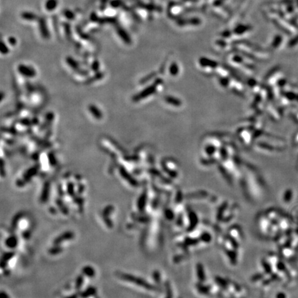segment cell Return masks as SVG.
I'll list each match as a JSON object with an SVG mask.
<instances>
[{"instance_id":"1","label":"cell","mask_w":298,"mask_h":298,"mask_svg":"<svg viewBox=\"0 0 298 298\" xmlns=\"http://www.w3.org/2000/svg\"><path fill=\"white\" fill-rule=\"evenodd\" d=\"M19 71H20V73H22L24 76H28V77H32L35 75L34 71L29 68L25 67V66H21V67L19 68Z\"/></svg>"},{"instance_id":"2","label":"cell","mask_w":298,"mask_h":298,"mask_svg":"<svg viewBox=\"0 0 298 298\" xmlns=\"http://www.w3.org/2000/svg\"><path fill=\"white\" fill-rule=\"evenodd\" d=\"M71 238H72V233H64V235H63V236L59 237V238H57V240H56L55 241H56V242H60V241H63V240H69V239H71Z\"/></svg>"},{"instance_id":"3","label":"cell","mask_w":298,"mask_h":298,"mask_svg":"<svg viewBox=\"0 0 298 298\" xmlns=\"http://www.w3.org/2000/svg\"><path fill=\"white\" fill-rule=\"evenodd\" d=\"M17 242V240H16L15 237H10L9 239L6 240V245L9 247L12 248L16 246Z\"/></svg>"},{"instance_id":"4","label":"cell","mask_w":298,"mask_h":298,"mask_svg":"<svg viewBox=\"0 0 298 298\" xmlns=\"http://www.w3.org/2000/svg\"><path fill=\"white\" fill-rule=\"evenodd\" d=\"M86 269H87V271H84V273H87L88 276H93L95 274L93 270H92V269H91V267H87Z\"/></svg>"}]
</instances>
